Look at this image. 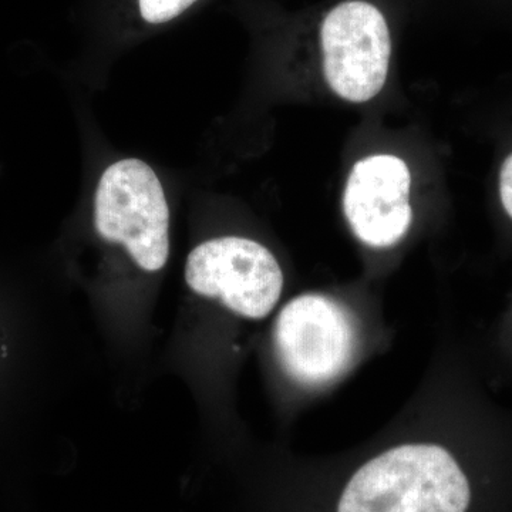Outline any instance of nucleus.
<instances>
[{"label":"nucleus","instance_id":"nucleus-1","mask_svg":"<svg viewBox=\"0 0 512 512\" xmlns=\"http://www.w3.org/2000/svg\"><path fill=\"white\" fill-rule=\"evenodd\" d=\"M470 485L448 451L429 444L392 448L353 476L338 512H466Z\"/></svg>","mask_w":512,"mask_h":512},{"label":"nucleus","instance_id":"nucleus-2","mask_svg":"<svg viewBox=\"0 0 512 512\" xmlns=\"http://www.w3.org/2000/svg\"><path fill=\"white\" fill-rule=\"evenodd\" d=\"M94 222L101 237L124 245L144 271H160L167 264L170 211L150 165L128 158L104 171L94 200Z\"/></svg>","mask_w":512,"mask_h":512},{"label":"nucleus","instance_id":"nucleus-3","mask_svg":"<svg viewBox=\"0 0 512 512\" xmlns=\"http://www.w3.org/2000/svg\"><path fill=\"white\" fill-rule=\"evenodd\" d=\"M185 281L198 295L218 298L249 319L268 316L284 288L275 256L258 242L238 237L198 245L188 256Z\"/></svg>","mask_w":512,"mask_h":512},{"label":"nucleus","instance_id":"nucleus-4","mask_svg":"<svg viewBox=\"0 0 512 512\" xmlns=\"http://www.w3.org/2000/svg\"><path fill=\"white\" fill-rule=\"evenodd\" d=\"M275 343L289 376L320 386L342 375L352 363L355 323L335 299L308 293L292 299L279 313Z\"/></svg>","mask_w":512,"mask_h":512},{"label":"nucleus","instance_id":"nucleus-5","mask_svg":"<svg viewBox=\"0 0 512 512\" xmlns=\"http://www.w3.org/2000/svg\"><path fill=\"white\" fill-rule=\"evenodd\" d=\"M323 72L342 99L365 103L379 94L389 72L392 42L386 19L376 6L349 0L323 20Z\"/></svg>","mask_w":512,"mask_h":512},{"label":"nucleus","instance_id":"nucleus-6","mask_svg":"<svg viewBox=\"0 0 512 512\" xmlns=\"http://www.w3.org/2000/svg\"><path fill=\"white\" fill-rule=\"evenodd\" d=\"M412 175L402 158L379 154L353 165L343 210L350 228L369 247L397 244L413 220L409 195Z\"/></svg>","mask_w":512,"mask_h":512},{"label":"nucleus","instance_id":"nucleus-7","mask_svg":"<svg viewBox=\"0 0 512 512\" xmlns=\"http://www.w3.org/2000/svg\"><path fill=\"white\" fill-rule=\"evenodd\" d=\"M197 0H138L143 19L153 25L170 22L185 12Z\"/></svg>","mask_w":512,"mask_h":512},{"label":"nucleus","instance_id":"nucleus-8","mask_svg":"<svg viewBox=\"0 0 512 512\" xmlns=\"http://www.w3.org/2000/svg\"><path fill=\"white\" fill-rule=\"evenodd\" d=\"M500 195L504 210L512 218V154L504 161L500 173Z\"/></svg>","mask_w":512,"mask_h":512}]
</instances>
